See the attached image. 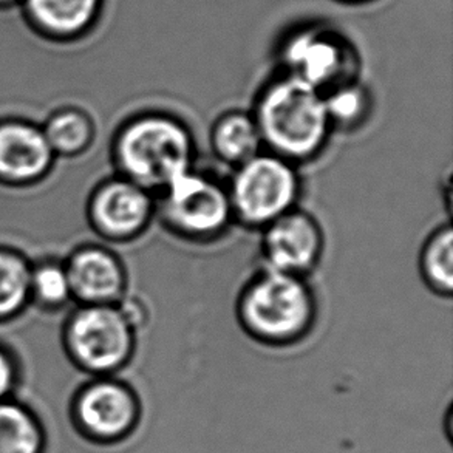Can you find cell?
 <instances>
[{"label":"cell","mask_w":453,"mask_h":453,"mask_svg":"<svg viewBox=\"0 0 453 453\" xmlns=\"http://www.w3.org/2000/svg\"><path fill=\"white\" fill-rule=\"evenodd\" d=\"M251 113L264 149L296 165L316 158L333 132L324 95L287 73L264 87Z\"/></svg>","instance_id":"6da1fadb"},{"label":"cell","mask_w":453,"mask_h":453,"mask_svg":"<svg viewBox=\"0 0 453 453\" xmlns=\"http://www.w3.org/2000/svg\"><path fill=\"white\" fill-rule=\"evenodd\" d=\"M196 150V138L188 124L165 111H150L130 119L115 146L123 177L153 196L194 169Z\"/></svg>","instance_id":"7a4b0ae2"},{"label":"cell","mask_w":453,"mask_h":453,"mask_svg":"<svg viewBox=\"0 0 453 453\" xmlns=\"http://www.w3.org/2000/svg\"><path fill=\"white\" fill-rule=\"evenodd\" d=\"M237 319L246 334L258 342L287 345L311 331L318 301L305 277L265 268L242 289Z\"/></svg>","instance_id":"3957f363"},{"label":"cell","mask_w":453,"mask_h":453,"mask_svg":"<svg viewBox=\"0 0 453 453\" xmlns=\"http://www.w3.org/2000/svg\"><path fill=\"white\" fill-rule=\"evenodd\" d=\"M226 189L234 220L243 226L264 229L297 208L301 177L291 161L264 150L234 167Z\"/></svg>","instance_id":"277c9868"},{"label":"cell","mask_w":453,"mask_h":453,"mask_svg":"<svg viewBox=\"0 0 453 453\" xmlns=\"http://www.w3.org/2000/svg\"><path fill=\"white\" fill-rule=\"evenodd\" d=\"M155 215L180 239L198 243L219 239L234 221L226 186L194 169L155 196Z\"/></svg>","instance_id":"5b68a950"},{"label":"cell","mask_w":453,"mask_h":453,"mask_svg":"<svg viewBox=\"0 0 453 453\" xmlns=\"http://www.w3.org/2000/svg\"><path fill=\"white\" fill-rule=\"evenodd\" d=\"M285 73L318 92L356 80L355 53L330 31L303 30L288 39L282 51Z\"/></svg>","instance_id":"8992f818"},{"label":"cell","mask_w":453,"mask_h":453,"mask_svg":"<svg viewBox=\"0 0 453 453\" xmlns=\"http://www.w3.org/2000/svg\"><path fill=\"white\" fill-rule=\"evenodd\" d=\"M70 339L82 364L105 372L129 359L135 343V326L118 306L92 305L74 319Z\"/></svg>","instance_id":"52a82bcc"},{"label":"cell","mask_w":453,"mask_h":453,"mask_svg":"<svg viewBox=\"0 0 453 453\" xmlns=\"http://www.w3.org/2000/svg\"><path fill=\"white\" fill-rule=\"evenodd\" d=\"M262 231V256L268 270L306 277L322 258L324 231L306 211L291 209Z\"/></svg>","instance_id":"ba28073f"},{"label":"cell","mask_w":453,"mask_h":453,"mask_svg":"<svg viewBox=\"0 0 453 453\" xmlns=\"http://www.w3.org/2000/svg\"><path fill=\"white\" fill-rule=\"evenodd\" d=\"M93 220L115 240H132L148 229L155 215V196L127 178H117L96 192Z\"/></svg>","instance_id":"9c48e42d"},{"label":"cell","mask_w":453,"mask_h":453,"mask_svg":"<svg viewBox=\"0 0 453 453\" xmlns=\"http://www.w3.org/2000/svg\"><path fill=\"white\" fill-rule=\"evenodd\" d=\"M104 0H22L19 10L37 35L68 42L98 24Z\"/></svg>","instance_id":"30bf717a"},{"label":"cell","mask_w":453,"mask_h":453,"mask_svg":"<svg viewBox=\"0 0 453 453\" xmlns=\"http://www.w3.org/2000/svg\"><path fill=\"white\" fill-rule=\"evenodd\" d=\"M70 288L93 305H111L126 288L123 265L101 248H88L74 256L67 271Z\"/></svg>","instance_id":"8fae6325"},{"label":"cell","mask_w":453,"mask_h":453,"mask_svg":"<svg viewBox=\"0 0 453 453\" xmlns=\"http://www.w3.org/2000/svg\"><path fill=\"white\" fill-rule=\"evenodd\" d=\"M51 148L42 132L25 124L0 127V173L10 178L37 177L50 165Z\"/></svg>","instance_id":"7c38bea8"},{"label":"cell","mask_w":453,"mask_h":453,"mask_svg":"<svg viewBox=\"0 0 453 453\" xmlns=\"http://www.w3.org/2000/svg\"><path fill=\"white\" fill-rule=\"evenodd\" d=\"M135 404L124 387L101 382L81 399L80 415L87 429L98 436H117L129 427Z\"/></svg>","instance_id":"4fadbf2b"},{"label":"cell","mask_w":453,"mask_h":453,"mask_svg":"<svg viewBox=\"0 0 453 453\" xmlns=\"http://www.w3.org/2000/svg\"><path fill=\"white\" fill-rule=\"evenodd\" d=\"M209 142L215 157L233 167L264 152L262 136L251 111H225L212 124Z\"/></svg>","instance_id":"5bb4252c"},{"label":"cell","mask_w":453,"mask_h":453,"mask_svg":"<svg viewBox=\"0 0 453 453\" xmlns=\"http://www.w3.org/2000/svg\"><path fill=\"white\" fill-rule=\"evenodd\" d=\"M419 271L427 288L441 297L453 293V233L446 223L430 234L419 256Z\"/></svg>","instance_id":"9a60e30c"},{"label":"cell","mask_w":453,"mask_h":453,"mask_svg":"<svg viewBox=\"0 0 453 453\" xmlns=\"http://www.w3.org/2000/svg\"><path fill=\"white\" fill-rule=\"evenodd\" d=\"M325 107L333 130H355L367 121L372 98L365 87L349 81L324 93Z\"/></svg>","instance_id":"2e32d148"},{"label":"cell","mask_w":453,"mask_h":453,"mask_svg":"<svg viewBox=\"0 0 453 453\" xmlns=\"http://www.w3.org/2000/svg\"><path fill=\"white\" fill-rule=\"evenodd\" d=\"M39 444L30 415L16 405H0V453H37Z\"/></svg>","instance_id":"e0dca14e"},{"label":"cell","mask_w":453,"mask_h":453,"mask_svg":"<svg viewBox=\"0 0 453 453\" xmlns=\"http://www.w3.org/2000/svg\"><path fill=\"white\" fill-rule=\"evenodd\" d=\"M43 135L51 150L56 149L65 153L78 152L90 142L92 127L82 115L70 111L53 118Z\"/></svg>","instance_id":"ac0fdd59"},{"label":"cell","mask_w":453,"mask_h":453,"mask_svg":"<svg viewBox=\"0 0 453 453\" xmlns=\"http://www.w3.org/2000/svg\"><path fill=\"white\" fill-rule=\"evenodd\" d=\"M31 276L22 260L0 254V314H8L25 302Z\"/></svg>","instance_id":"d6986e66"},{"label":"cell","mask_w":453,"mask_h":453,"mask_svg":"<svg viewBox=\"0 0 453 453\" xmlns=\"http://www.w3.org/2000/svg\"><path fill=\"white\" fill-rule=\"evenodd\" d=\"M31 283L35 285V289L37 295L41 296V299L51 303L65 301L68 293L72 291L67 271L58 266H43L31 279Z\"/></svg>","instance_id":"ffe728a7"},{"label":"cell","mask_w":453,"mask_h":453,"mask_svg":"<svg viewBox=\"0 0 453 453\" xmlns=\"http://www.w3.org/2000/svg\"><path fill=\"white\" fill-rule=\"evenodd\" d=\"M12 370L10 362L5 356L0 353V398L8 392V388L12 386Z\"/></svg>","instance_id":"44dd1931"},{"label":"cell","mask_w":453,"mask_h":453,"mask_svg":"<svg viewBox=\"0 0 453 453\" xmlns=\"http://www.w3.org/2000/svg\"><path fill=\"white\" fill-rule=\"evenodd\" d=\"M22 0H0V12H6V10H12V8H19Z\"/></svg>","instance_id":"7402d4cb"}]
</instances>
